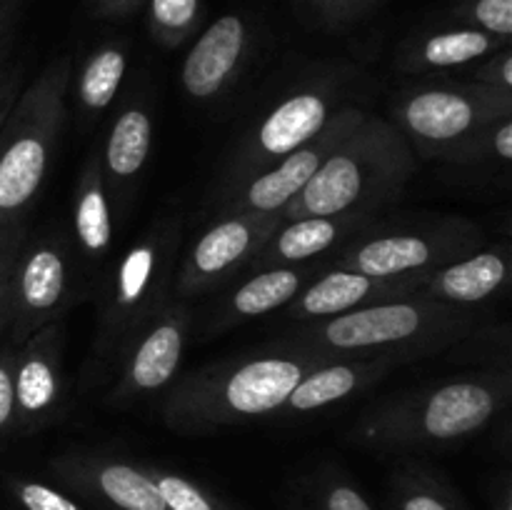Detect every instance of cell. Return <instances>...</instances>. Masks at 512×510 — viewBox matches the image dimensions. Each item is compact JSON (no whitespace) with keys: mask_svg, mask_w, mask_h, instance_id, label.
Here are the masks:
<instances>
[{"mask_svg":"<svg viewBox=\"0 0 512 510\" xmlns=\"http://www.w3.org/2000/svg\"><path fill=\"white\" fill-rule=\"evenodd\" d=\"M20 93V70L18 68H3L0 65V128H3L5 118L13 110L15 100Z\"/></svg>","mask_w":512,"mask_h":510,"instance_id":"35","label":"cell"},{"mask_svg":"<svg viewBox=\"0 0 512 510\" xmlns=\"http://www.w3.org/2000/svg\"><path fill=\"white\" fill-rule=\"evenodd\" d=\"M70 78V55L45 65L28 88H20L0 128V225L23 220L43 188L68 118Z\"/></svg>","mask_w":512,"mask_h":510,"instance_id":"4","label":"cell"},{"mask_svg":"<svg viewBox=\"0 0 512 510\" xmlns=\"http://www.w3.org/2000/svg\"><path fill=\"white\" fill-rule=\"evenodd\" d=\"M25 238V223L15 220V223L0 225V335L5 333L8 325V308H10V283H13V268L18 250Z\"/></svg>","mask_w":512,"mask_h":510,"instance_id":"28","label":"cell"},{"mask_svg":"<svg viewBox=\"0 0 512 510\" xmlns=\"http://www.w3.org/2000/svg\"><path fill=\"white\" fill-rule=\"evenodd\" d=\"M368 218H310L283 220L280 228L263 243V248L250 260L255 270L283 268V265H298L310 258H318L325 250L333 248L345 233L358 228Z\"/></svg>","mask_w":512,"mask_h":510,"instance_id":"18","label":"cell"},{"mask_svg":"<svg viewBox=\"0 0 512 510\" xmlns=\"http://www.w3.org/2000/svg\"><path fill=\"white\" fill-rule=\"evenodd\" d=\"M333 103L335 95L328 88H305L275 105L240 153L233 183L263 173L280 158L313 140L333 118Z\"/></svg>","mask_w":512,"mask_h":510,"instance_id":"12","label":"cell"},{"mask_svg":"<svg viewBox=\"0 0 512 510\" xmlns=\"http://www.w3.org/2000/svg\"><path fill=\"white\" fill-rule=\"evenodd\" d=\"M15 428L13 395V353L0 350V435Z\"/></svg>","mask_w":512,"mask_h":510,"instance_id":"32","label":"cell"},{"mask_svg":"<svg viewBox=\"0 0 512 510\" xmlns=\"http://www.w3.org/2000/svg\"><path fill=\"white\" fill-rule=\"evenodd\" d=\"M483 245V233L470 223L445 220L428 230H388L350 245L335 268L355 270L378 280L423 278L453 260L475 253Z\"/></svg>","mask_w":512,"mask_h":510,"instance_id":"8","label":"cell"},{"mask_svg":"<svg viewBox=\"0 0 512 510\" xmlns=\"http://www.w3.org/2000/svg\"><path fill=\"white\" fill-rule=\"evenodd\" d=\"M418 288L420 278L378 280L355 270L333 268L295 295L293 303H288V315L293 320L335 318L380 300L415 295Z\"/></svg>","mask_w":512,"mask_h":510,"instance_id":"16","label":"cell"},{"mask_svg":"<svg viewBox=\"0 0 512 510\" xmlns=\"http://www.w3.org/2000/svg\"><path fill=\"white\" fill-rule=\"evenodd\" d=\"M178 225H163L133 243L120 258L100 305V345L108 350L128 343L165 305L175 255Z\"/></svg>","mask_w":512,"mask_h":510,"instance_id":"7","label":"cell"},{"mask_svg":"<svg viewBox=\"0 0 512 510\" xmlns=\"http://www.w3.org/2000/svg\"><path fill=\"white\" fill-rule=\"evenodd\" d=\"M473 83L490 85L498 90H510L512 93V50L510 45L495 50L488 58H483V65L473 73Z\"/></svg>","mask_w":512,"mask_h":510,"instance_id":"30","label":"cell"},{"mask_svg":"<svg viewBox=\"0 0 512 510\" xmlns=\"http://www.w3.org/2000/svg\"><path fill=\"white\" fill-rule=\"evenodd\" d=\"M128 70V53L120 43H105L88 55L78 75L80 108L88 115H100L118 95Z\"/></svg>","mask_w":512,"mask_h":510,"instance_id":"24","label":"cell"},{"mask_svg":"<svg viewBox=\"0 0 512 510\" xmlns=\"http://www.w3.org/2000/svg\"><path fill=\"white\" fill-rule=\"evenodd\" d=\"M508 245L475 250L420 278L418 295L455 308H473L495 298L510 280Z\"/></svg>","mask_w":512,"mask_h":510,"instance_id":"17","label":"cell"},{"mask_svg":"<svg viewBox=\"0 0 512 510\" xmlns=\"http://www.w3.org/2000/svg\"><path fill=\"white\" fill-rule=\"evenodd\" d=\"M378 3L380 0H335L328 28H345V25L355 23V20H360L363 15H368Z\"/></svg>","mask_w":512,"mask_h":510,"instance_id":"34","label":"cell"},{"mask_svg":"<svg viewBox=\"0 0 512 510\" xmlns=\"http://www.w3.org/2000/svg\"><path fill=\"white\" fill-rule=\"evenodd\" d=\"M365 118L363 110L345 108L333 113L323 130L293 150L290 155L280 158L263 173L245 180L243 190L228 198L230 213H258V215H283V210L303 193L305 185L313 180L320 165L330 158L335 148L350 135V130Z\"/></svg>","mask_w":512,"mask_h":510,"instance_id":"10","label":"cell"},{"mask_svg":"<svg viewBox=\"0 0 512 510\" xmlns=\"http://www.w3.org/2000/svg\"><path fill=\"white\" fill-rule=\"evenodd\" d=\"M483 155H493L500 163H510L512 160V115H505L493 128L485 133L483 148H480V158Z\"/></svg>","mask_w":512,"mask_h":510,"instance_id":"33","label":"cell"},{"mask_svg":"<svg viewBox=\"0 0 512 510\" xmlns=\"http://www.w3.org/2000/svg\"><path fill=\"white\" fill-rule=\"evenodd\" d=\"M200 0H148L150 33L165 48H178L200 20Z\"/></svg>","mask_w":512,"mask_h":510,"instance_id":"26","label":"cell"},{"mask_svg":"<svg viewBox=\"0 0 512 510\" xmlns=\"http://www.w3.org/2000/svg\"><path fill=\"white\" fill-rule=\"evenodd\" d=\"M390 360H325L298 380L280 413H310L345 400L390 368Z\"/></svg>","mask_w":512,"mask_h":510,"instance_id":"19","label":"cell"},{"mask_svg":"<svg viewBox=\"0 0 512 510\" xmlns=\"http://www.w3.org/2000/svg\"><path fill=\"white\" fill-rule=\"evenodd\" d=\"M505 45H510V40L495 38V35L470 28V25H458V28L435 30V33L410 43L405 48L403 65L410 70L460 68V65L488 58L490 53L505 48Z\"/></svg>","mask_w":512,"mask_h":510,"instance_id":"20","label":"cell"},{"mask_svg":"<svg viewBox=\"0 0 512 510\" xmlns=\"http://www.w3.org/2000/svg\"><path fill=\"white\" fill-rule=\"evenodd\" d=\"M105 498L123 510H168L153 478L125 463H108L95 475Z\"/></svg>","mask_w":512,"mask_h":510,"instance_id":"25","label":"cell"},{"mask_svg":"<svg viewBox=\"0 0 512 510\" xmlns=\"http://www.w3.org/2000/svg\"><path fill=\"white\" fill-rule=\"evenodd\" d=\"M473 325L475 318L468 308H455L415 293L325 318L283 345L293 353H313L328 360L393 363V358H415L445 348L470 333Z\"/></svg>","mask_w":512,"mask_h":510,"instance_id":"1","label":"cell"},{"mask_svg":"<svg viewBox=\"0 0 512 510\" xmlns=\"http://www.w3.org/2000/svg\"><path fill=\"white\" fill-rule=\"evenodd\" d=\"M403 510H448L438 498L433 495H413L408 503L403 505Z\"/></svg>","mask_w":512,"mask_h":510,"instance_id":"38","label":"cell"},{"mask_svg":"<svg viewBox=\"0 0 512 510\" xmlns=\"http://www.w3.org/2000/svg\"><path fill=\"white\" fill-rule=\"evenodd\" d=\"M18 498L28 510H80L73 500L43 483H23L18 488Z\"/></svg>","mask_w":512,"mask_h":510,"instance_id":"31","label":"cell"},{"mask_svg":"<svg viewBox=\"0 0 512 510\" xmlns=\"http://www.w3.org/2000/svg\"><path fill=\"white\" fill-rule=\"evenodd\" d=\"M73 228L85 258L100 260L108 255L110 243H113V213H110L103 165L98 155L88 160L80 175L73 205Z\"/></svg>","mask_w":512,"mask_h":510,"instance_id":"21","label":"cell"},{"mask_svg":"<svg viewBox=\"0 0 512 510\" xmlns=\"http://www.w3.org/2000/svg\"><path fill=\"white\" fill-rule=\"evenodd\" d=\"M308 273L293 265H283V268H263L245 280L233 295H230L228 305L223 310V323H238V320L260 318L265 313L285 308L293 303L295 295L303 290Z\"/></svg>","mask_w":512,"mask_h":510,"instance_id":"23","label":"cell"},{"mask_svg":"<svg viewBox=\"0 0 512 510\" xmlns=\"http://www.w3.org/2000/svg\"><path fill=\"white\" fill-rule=\"evenodd\" d=\"M0 65H3V53H0Z\"/></svg>","mask_w":512,"mask_h":510,"instance_id":"41","label":"cell"},{"mask_svg":"<svg viewBox=\"0 0 512 510\" xmlns=\"http://www.w3.org/2000/svg\"><path fill=\"white\" fill-rule=\"evenodd\" d=\"M143 3L145 0H93V10L100 18H125Z\"/></svg>","mask_w":512,"mask_h":510,"instance_id":"37","label":"cell"},{"mask_svg":"<svg viewBox=\"0 0 512 510\" xmlns=\"http://www.w3.org/2000/svg\"><path fill=\"white\" fill-rule=\"evenodd\" d=\"M168 510H213L210 500L180 475H160L155 480Z\"/></svg>","mask_w":512,"mask_h":510,"instance_id":"29","label":"cell"},{"mask_svg":"<svg viewBox=\"0 0 512 510\" xmlns=\"http://www.w3.org/2000/svg\"><path fill=\"white\" fill-rule=\"evenodd\" d=\"M58 323L30 335L13 353L15 428L35 430L58 420L63 408V358Z\"/></svg>","mask_w":512,"mask_h":510,"instance_id":"14","label":"cell"},{"mask_svg":"<svg viewBox=\"0 0 512 510\" xmlns=\"http://www.w3.org/2000/svg\"><path fill=\"white\" fill-rule=\"evenodd\" d=\"M300 3H303V8H308L310 13L318 15L320 23L328 25L330 13H333V8H335V0H300Z\"/></svg>","mask_w":512,"mask_h":510,"instance_id":"39","label":"cell"},{"mask_svg":"<svg viewBox=\"0 0 512 510\" xmlns=\"http://www.w3.org/2000/svg\"><path fill=\"white\" fill-rule=\"evenodd\" d=\"M510 398L508 375L450 380L398 400L365 420L370 438L458 440L478 433Z\"/></svg>","mask_w":512,"mask_h":510,"instance_id":"6","label":"cell"},{"mask_svg":"<svg viewBox=\"0 0 512 510\" xmlns=\"http://www.w3.org/2000/svg\"><path fill=\"white\" fill-rule=\"evenodd\" d=\"M150 145H153V120L148 110L130 105L118 115L105 140V153L100 160L103 178L115 185L138 178L143 165L148 163Z\"/></svg>","mask_w":512,"mask_h":510,"instance_id":"22","label":"cell"},{"mask_svg":"<svg viewBox=\"0 0 512 510\" xmlns=\"http://www.w3.org/2000/svg\"><path fill=\"white\" fill-rule=\"evenodd\" d=\"M413 173L415 155L408 138L385 118L365 115L283 210V220L370 218L403 193Z\"/></svg>","mask_w":512,"mask_h":510,"instance_id":"2","label":"cell"},{"mask_svg":"<svg viewBox=\"0 0 512 510\" xmlns=\"http://www.w3.org/2000/svg\"><path fill=\"white\" fill-rule=\"evenodd\" d=\"M325 360L313 353H283L205 368L175 385L165 400V418L170 425L203 428L280 413L298 380Z\"/></svg>","mask_w":512,"mask_h":510,"instance_id":"3","label":"cell"},{"mask_svg":"<svg viewBox=\"0 0 512 510\" xmlns=\"http://www.w3.org/2000/svg\"><path fill=\"white\" fill-rule=\"evenodd\" d=\"M5 20H8V3H5V0H0V33H3V28H5Z\"/></svg>","mask_w":512,"mask_h":510,"instance_id":"40","label":"cell"},{"mask_svg":"<svg viewBox=\"0 0 512 510\" xmlns=\"http://www.w3.org/2000/svg\"><path fill=\"white\" fill-rule=\"evenodd\" d=\"M455 18L495 38H512V0H455Z\"/></svg>","mask_w":512,"mask_h":510,"instance_id":"27","label":"cell"},{"mask_svg":"<svg viewBox=\"0 0 512 510\" xmlns=\"http://www.w3.org/2000/svg\"><path fill=\"white\" fill-rule=\"evenodd\" d=\"M70 300L73 270L65 245L53 235H25L15 258L5 335L20 345L45 325L55 323Z\"/></svg>","mask_w":512,"mask_h":510,"instance_id":"9","label":"cell"},{"mask_svg":"<svg viewBox=\"0 0 512 510\" xmlns=\"http://www.w3.org/2000/svg\"><path fill=\"white\" fill-rule=\"evenodd\" d=\"M328 510H370V505L365 503L358 490L340 485V488H333V493H330Z\"/></svg>","mask_w":512,"mask_h":510,"instance_id":"36","label":"cell"},{"mask_svg":"<svg viewBox=\"0 0 512 510\" xmlns=\"http://www.w3.org/2000/svg\"><path fill=\"white\" fill-rule=\"evenodd\" d=\"M188 313L183 305L165 303L133 338V350L125 358L113 403L128 405L163 390L178 373L183 360Z\"/></svg>","mask_w":512,"mask_h":510,"instance_id":"13","label":"cell"},{"mask_svg":"<svg viewBox=\"0 0 512 510\" xmlns=\"http://www.w3.org/2000/svg\"><path fill=\"white\" fill-rule=\"evenodd\" d=\"M283 223V215L228 213L210 225L185 258L175 293L193 295L223 280L243 263L255 258L265 240Z\"/></svg>","mask_w":512,"mask_h":510,"instance_id":"11","label":"cell"},{"mask_svg":"<svg viewBox=\"0 0 512 510\" xmlns=\"http://www.w3.org/2000/svg\"><path fill=\"white\" fill-rule=\"evenodd\" d=\"M253 45V28L240 13H225L215 18L193 48L188 50L180 70L185 93L193 100H213L228 88L248 58Z\"/></svg>","mask_w":512,"mask_h":510,"instance_id":"15","label":"cell"},{"mask_svg":"<svg viewBox=\"0 0 512 510\" xmlns=\"http://www.w3.org/2000/svg\"><path fill=\"white\" fill-rule=\"evenodd\" d=\"M512 115L510 90L483 83H455L418 88L395 105L398 130L410 148L428 158L478 160L485 133Z\"/></svg>","mask_w":512,"mask_h":510,"instance_id":"5","label":"cell"}]
</instances>
